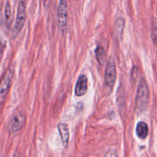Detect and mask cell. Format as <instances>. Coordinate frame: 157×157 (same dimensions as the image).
<instances>
[{"mask_svg": "<svg viewBox=\"0 0 157 157\" xmlns=\"http://www.w3.org/2000/svg\"><path fill=\"white\" fill-rule=\"evenodd\" d=\"M42 1H43V4L45 8H49V5H50L51 0H42Z\"/></svg>", "mask_w": 157, "mask_h": 157, "instance_id": "obj_15", "label": "cell"}, {"mask_svg": "<svg viewBox=\"0 0 157 157\" xmlns=\"http://www.w3.org/2000/svg\"><path fill=\"white\" fill-rule=\"evenodd\" d=\"M149 100V90L144 78H141L137 89L135 102V110L136 113H142L146 109Z\"/></svg>", "mask_w": 157, "mask_h": 157, "instance_id": "obj_1", "label": "cell"}, {"mask_svg": "<svg viewBox=\"0 0 157 157\" xmlns=\"http://www.w3.org/2000/svg\"><path fill=\"white\" fill-rule=\"evenodd\" d=\"M136 132L139 138L141 140H145L147 137L148 132H149V128H148L147 124L144 122H140L136 126Z\"/></svg>", "mask_w": 157, "mask_h": 157, "instance_id": "obj_9", "label": "cell"}, {"mask_svg": "<svg viewBox=\"0 0 157 157\" xmlns=\"http://www.w3.org/2000/svg\"><path fill=\"white\" fill-rule=\"evenodd\" d=\"M125 26V20L123 18L119 17L116 19L115 22V30L118 36H121L123 35V29Z\"/></svg>", "mask_w": 157, "mask_h": 157, "instance_id": "obj_11", "label": "cell"}, {"mask_svg": "<svg viewBox=\"0 0 157 157\" xmlns=\"http://www.w3.org/2000/svg\"><path fill=\"white\" fill-rule=\"evenodd\" d=\"M57 19L60 32L65 35L67 32L68 25V5L66 0H59L57 8Z\"/></svg>", "mask_w": 157, "mask_h": 157, "instance_id": "obj_3", "label": "cell"}, {"mask_svg": "<svg viewBox=\"0 0 157 157\" xmlns=\"http://www.w3.org/2000/svg\"><path fill=\"white\" fill-rule=\"evenodd\" d=\"M116 79V66L113 58H110L107 63L105 70V84L109 88L114 86Z\"/></svg>", "mask_w": 157, "mask_h": 157, "instance_id": "obj_5", "label": "cell"}, {"mask_svg": "<svg viewBox=\"0 0 157 157\" xmlns=\"http://www.w3.org/2000/svg\"><path fill=\"white\" fill-rule=\"evenodd\" d=\"M57 127H58L63 145L64 146V147H67L69 140V130L67 125L63 123H59Z\"/></svg>", "mask_w": 157, "mask_h": 157, "instance_id": "obj_8", "label": "cell"}, {"mask_svg": "<svg viewBox=\"0 0 157 157\" xmlns=\"http://www.w3.org/2000/svg\"><path fill=\"white\" fill-rule=\"evenodd\" d=\"M88 90V79L85 75L78 77L75 87V94L78 97L84 96Z\"/></svg>", "mask_w": 157, "mask_h": 157, "instance_id": "obj_7", "label": "cell"}, {"mask_svg": "<svg viewBox=\"0 0 157 157\" xmlns=\"http://www.w3.org/2000/svg\"><path fill=\"white\" fill-rule=\"evenodd\" d=\"M13 157H19V155H14Z\"/></svg>", "mask_w": 157, "mask_h": 157, "instance_id": "obj_16", "label": "cell"}, {"mask_svg": "<svg viewBox=\"0 0 157 157\" xmlns=\"http://www.w3.org/2000/svg\"><path fill=\"white\" fill-rule=\"evenodd\" d=\"M25 19H26V0H19L16 22L13 30V36L14 38L16 37L22 30L25 24Z\"/></svg>", "mask_w": 157, "mask_h": 157, "instance_id": "obj_2", "label": "cell"}, {"mask_svg": "<svg viewBox=\"0 0 157 157\" xmlns=\"http://www.w3.org/2000/svg\"><path fill=\"white\" fill-rule=\"evenodd\" d=\"M96 59H97L98 63H99V65H103L105 63V60H106V52H105V49H104L102 46H98L97 48L96 49Z\"/></svg>", "mask_w": 157, "mask_h": 157, "instance_id": "obj_10", "label": "cell"}, {"mask_svg": "<svg viewBox=\"0 0 157 157\" xmlns=\"http://www.w3.org/2000/svg\"><path fill=\"white\" fill-rule=\"evenodd\" d=\"M13 75H14V69L13 68H10L0 82V105H2L8 94L9 90L11 86Z\"/></svg>", "mask_w": 157, "mask_h": 157, "instance_id": "obj_4", "label": "cell"}, {"mask_svg": "<svg viewBox=\"0 0 157 157\" xmlns=\"http://www.w3.org/2000/svg\"><path fill=\"white\" fill-rule=\"evenodd\" d=\"M152 39L155 44H157V18H154L152 22Z\"/></svg>", "mask_w": 157, "mask_h": 157, "instance_id": "obj_12", "label": "cell"}, {"mask_svg": "<svg viewBox=\"0 0 157 157\" xmlns=\"http://www.w3.org/2000/svg\"><path fill=\"white\" fill-rule=\"evenodd\" d=\"M25 122V116L22 113H17L13 116L10 122L9 128L11 132H15L19 131L23 126Z\"/></svg>", "mask_w": 157, "mask_h": 157, "instance_id": "obj_6", "label": "cell"}, {"mask_svg": "<svg viewBox=\"0 0 157 157\" xmlns=\"http://www.w3.org/2000/svg\"><path fill=\"white\" fill-rule=\"evenodd\" d=\"M76 1H79V0H76Z\"/></svg>", "mask_w": 157, "mask_h": 157, "instance_id": "obj_17", "label": "cell"}, {"mask_svg": "<svg viewBox=\"0 0 157 157\" xmlns=\"http://www.w3.org/2000/svg\"><path fill=\"white\" fill-rule=\"evenodd\" d=\"M5 17L6 19L7 22L10 23V21H11V17H12V13H11V7H10V4L7 2L6 6L5 8Z\"/></svg>", "mask_w": 157, "mask_h": 157, "instance_id": "obj_13", "label": "cell"}, {"mask_svg": "<svg viewBox=\"0 0 157 157\" xmlns=\"http://www.w3.org/2000/svg\"><path fill=\"white\" fill-rule=\"evenodd\" d=\"M104 157H119V155L115 149H109L105 152Z\"/></svg>", "mask_w": 157, "mask_h": 157, "instance_id": "obj_14", "label": "cell"}]
</instances>
